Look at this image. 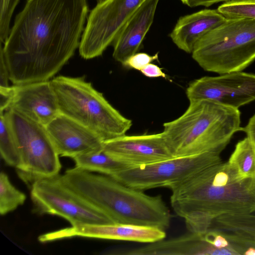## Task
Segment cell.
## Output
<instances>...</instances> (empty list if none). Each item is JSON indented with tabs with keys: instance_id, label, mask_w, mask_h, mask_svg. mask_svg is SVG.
I'll list each match as a JSON object with an SVG mask.
<instances>
[{
	"instance_id": "1",
	"label": "cell",
	"mask_w": 255,
	"mask_h": 255,
	"mask_svg": "<svg viewBox=\"0 0 255 255\" xmlns=\"http://www.w3.org/2000/svg\"><path fill=\"white\" fill-rule=\"evenodd\" d=\"M87 0H26L0 50L13 85L48 81L79 48Z\"/></svg>"
},
{
	"instance_id": "2",
	"label": "cell",
	"mask_w": 255,
	"mask_h": 255,
	"mask_svg": "<svg viewBox=\"0 0 255 255\" xmlns=\"http://www.w3.org/2000/svg\"><path fill=\"white\" fill-rule=\"evenodd\" d=\"M168 188L171 207L189 232L206 233L221 215L255 212V178H240L228 161L212 165Z\"/></svg>"
},
{
	"instance_id": "3",
	"label": "cell",
	"mask_w": 255,
	"mask_h": 255,
	"mask_svg": "<svg viewBox=\"0 0 255 255\" xmlns=\"http://www.w3.org/2000/svg\"><path fill=\"white\" fill-rule=\"evenodd\" d=\"M63 183L106 214L114 223L165 230L171 214L161 195L150 196L106 175L75 167L61 175Z\"/></svg>"
},
{
	"instance_id": "4",
	"label": "cell",
	"mask_w": 255,
	"mask_h": 255,
	"mask_svg": "<svg viewBox=\"0 0 255 255\" xmlns=\"http://www.w3.org/2000/svg\"><path fill=\"white\" fill-rule=\"evenodd\" d=\"M240 126L239 109L203 100L189 102L181 116L163 124L162 133L173 157L220 154Z\"/></svg>"
},
{
	"instance_id": "5",
	"label": "cell",
	"mask_w": 255,
	"mask_h": 255,
	"mask_svg": "<svg viewBox=\"0 0 255 255\" xmlns=\"http://www.w3.org/2000/svg\"><path fill=\"white\" fill-rule=\"evenodd\" d=\"M60 113L94 132L105 141L126 134L132 126L84 77L58 76L50 81Z\"/></svg>"
},
{
	"instance_id": "6",
	"label": "cell",
	"mask_w": 255,
	"mask_h": 255,
	"mask_svg": "<svg viewBox=\"0 0 255 255\" xmlns=\"http://www.w3.org/2000/svg\"><path fill=\"white\" fill-rule=\"evenodd\" d=\"M191 54L206 71H242L255 60V19L226 18L197 42Z\"/></svg>"
},
{
	"instance_id": "7",
	"label": "cell",
	"mask_w": 255,
	"mask_h": 255,
	"mask_svg": "<svg viewBox=\"0 0 255 255\" xmlns=\"http://www.w3.org/2000/svg\"><path fill=\"white\" fill-rule=\"evenodd\" d=\"M6 116L15 138L21 162L17 169L24 181L59 174L61 164L46 127L9 109Z\"/></svg>"
},
{
	"instance_id": "8",
	"label": "cell",
	"mask_w": 255,
	"mask_h": 255,
	"mask_svg": "<svg viewBox=\"0 0 255 255\" xmlns=\"http://www.w3.org/2000/svg\"><path fill=\"white\" fill-rule=\"evenodd\" d=\"M30 197L37 213L61 217L71 226L114 223L103 211L67 186L59 174L33 181Z\"/></svg>"
},
{
	"instance_id": "9",
	"label": "cell",
	"mask_w": 255,
	"mask_h": 255,
	"mask_svg": "<svg viewBox=\"0 0 255 255\" xmlns=\"http://www.w3.org/2000/svg\"><path fill=\"white\" fill-rule=\"evenodd\" d=\"M215 152L172 157L160 161L125 168L113 177L125 185L140 190L168 188L222 161Z\"/></svg>"
},
{
	"instance_id": "10",
	"label": "cell",
	"mask_w": 255,
	"mask_h": 255,
	"mask_svg": "<svg viewBox=\"0 0 255 255\" xmlns=\"http://www.w3.org/2000/svg\"><path fill=\"white\" fill-rule=\"evenodd\" d=\"M145 0H106L90 11L79 47L90 59L102 55Z\"/></svg>"
},
{
	"instance_id": "11",
	"label": "cell",
	"mask_w": 255,
	"mask_h": 255,
	"mask_svg": "<svg viewBox=\"0 0 255 255\" xmlns=\"http://www.w3.org/2000/svg\"><path fill=\"white\" fill-rule=\"evenodd\" d=\"M186 94L189 102L211 100L239 109L255 100V74L241 71L202 77L190 83Z\"/></svg>"
},
{
	"instance_id": "12",
	"label": "cell",
	"mask_w": 255,
	"mask_h": 255,
	"mask_svg": "<svg viewBox=\"0 0 255 255\" xmlns=\"http://www.w3.org/2000/svg\"><path fill=\"white\" fill-rule=\"evenodd\" d=\"M104 150L128 167L150 164L173 157L162 132L126 134L104 142Z\"/></svg>"
},
{
	"instance_id": "13",
	"label": "cell",
	"mask_w": 255,
	"mask_h": 255,
	"mask_svg": "<svg viewBox=\"0 0 255 255\" xmlns=\"http://www.w3.org/2000/svg\"><path fill=\"white\" fill-rule=\"evenodd\" d=\"M75 237L152 243L166 237L161 229L131 224H78L46 234L49 242Z\"/></svg>"
},
{
	"instance_id": "14",
	"label": "cell",
	"mask_w": 255,
	"mask_h": 255,
	"mask_svg": "<svg viewBox=\"0 0 255 255\" xmlns=\"http://www.w3.org/2000/svg\"><path fill=\"white\" fill-rule=\"evenodd\" d=\"M45 127L59 156L74 158L103 149L99 136L62 114Z\"/></svg>"
},
{
	"instance_id": "15",
	"label": "cell",
	"mask_w": 255,
	"mask_h": 255,
	"mask_svg": "<svg viewBox=\"0 0 255 255\" xmlns=\"http://www.w3.org/2000/svg\"><path fill=\"white\" fill-rule=\"evenodd\" d=\"M13 87V96L9 109L44 126L60 113L50 81L14 85Z\"/></svg>"
},
{
	"instance_id": "16",
	"label": "cell",
	"mask_w": 255,
	"mask_h": 255,
	"mask_svg": "<svg viewBox=\"0 0 255 255\" xmlns=\"http://www.w3.org/2000/svg\"><path fill=\"white\" fill-rule=\"evenodd\" d=\"M159 0H145L121 29L112 45L114 58L122 64L137 52L149 30Z\"/></svg>"
},
{
	"instance_id": "17",
	"label": "cell",
	"mask_w": 255,
	"mask_h": 255,
	"mask_svg": "<svg viewBox=\"0 0 255 255\" xmlns=\"http://www.w3.org/2000/svg\"><path fill=\"white\" fill-rule=\"evenodd\" d=\"M226 19L217 9H202L180 16L169 36L179 49L192 53L197 42Z\"/></svg>"
},
{
	"instance_id": "18",
	"label": "cell",
	"mask_w": 255,
	"mask_h": 255,
	"mask_svg": "<svg viewBox=\"0 0 255 255\" xmlns=\"http://www.w3.org/2000/svg\"><path fill=\"white\" fill-rule=\"evenodd\" d=\"M76 167L113 177L128 167L108 155L104 149L76 156L73 158Z\"/></svg>"
},
{
	"instance_id": "19",
	"label": "cell",
	"mask_w": 255,
	"mask_h": 255,
	"mask_svg": "<svg viewBox=\"0 0 255 255\" xmlns=\"http://www.w3.org/2000/svg\"><path fill=\"white\" fill-rule=\"evenodd\" d=\"M211 227L241 236L255 243V215L253 213L221 215Z\"/></svg>"
},
{
	"instance_id": "20",
	"label": "cell",
	"mask_w": 255,
	"mask_h": 255,
	"mask_svg": "<svg viewBox=\"0 0 255 255\" xmlns=\"http://www.w3.org/2000/svg\"><path fill=\"white\" fill-rule=\"evenodd\" d=\"M228 162L240 178H255V149L247 137L236 144Z\"/></svg>"
},
{
	"instance_id": "21",
	"label": "cell",
	"mask_w": 255,
	"mask_h": 255,
	"mask_svg": "<svg viewBox=\"0 0 255 255\" xmlns=\"http://www.w3.org/2000/svg\"><path fill=\"white\" fill-rule=\"evenodd\" d=\"M0 152L8 165L17 169L21 162L18 147L7 118L0 113Z\"/></svg>"
},
{
	"instance_id": "22",
	"label": "cell",
	"mask_w": 255,
	"mask_h": 255,
	"mask_svg": "<svg viewBox=\"0 0 255 255\" xmlns=\"http://www.w3.org/2000/svg\"><path fill=\"white\" fill-rule=\"evenodd\" d=\"M26 195L10 182L7 175L0 174V214L4 215L24 204Z\"/></svg>"
},
{
	"instance_id": "23",
	"label": "cell",
	"mask_w": 255,
	"mask_h": 255,
	"mask_svg": "<svg viewBox=\"0 0 255 255\" xmlns=\"http://www.w3.org/2000/svg\"><path fill=\"white\" fill-rule=\"evenodd\" d=\"M217 10L227 18L255 19V0H232L219 6Z\"/></svg>"
},
{
	"instance_id": "24",
	"label": "cell",
	"mask_w": 255,
	"mask_h": 255,
	"mask_svg": "<svg viewBox=\"0 0 255 255\" xmlns=\"http://www.w3.org/2000/svg\"><path fill=\"white\" fill-rule=\"evenodd\" d=\"M20 0H0V41L4 43L10 32V22Z\"/></svg>"
},
{
	"instance_id": "25",
	"label": "cell",
	"mask_w": 255,
	"mask_h": 255,
	"mask_svg": "<svg viewBox=\"0 0 255 255\" xmlns=\"http://www.w3.org/2000/svg\"><path fill=\"white\" fill-rule=\"evenodd\" d=\"M158 58V53L153 55H150L144 52H136L128 57L122 65L128 69L140 71L144 67L157 60Z\"/></svg>"
},
{
	"instance_id": "26",
	"label": "cell",
	"mask_w": 255,
	"mask_h": 255,
	"mask_svg": "<svg viewBox=\"0 0 255 255\" xmlns=\"http://www.w3.org/2000/svg\"><path fill=\"white\" fill-rule=\"evenodd\" d=\"M13 96V86L0 88V113H4L9 109Z\"/></svg>"
},
{
	"instance_id": "27",
	"label": "cell",
	"mask_w": 255,
	"mask_h": 255,
	"mask_svg": "<svg viewBox=\"0 0 255 255\" xmlns=\"http://www.w3.org/2000/svg\"><path fill=\"white\" fill-rule=\"evenodd\" d=\"M140 72L144 76L148 78L162 77L166 78V74L163 72L161 68L151 63L144 67L140 70Z\"/></svg>"
},
{
	"instance_id": "28",
	"label": "cell",
	"mask_w": 255,
	"mask_h": 255,
	"mask_svg": "<svg viewBox=\"0 0 255 255\" xmlns=\"http://www.w3.org/2000/svg\"><path fill=\"white\" fill-rule=\"evenodd\" d=\"M9 80V73L3 54L0 51V88H7Z\"/></svg>"
},
{
	"instance_id": "29",
	"label": "cell",
	"mask_w": 255,
	"mask_h": 255,
	"mask_svg": "<svg viewBox=\"0 0 255 255\" xmlns=\"http://www.w3.org/2000/svg\"><path fill=\"white\" fill-rule=\"evenodd\" d=\"M182 3L190 7L199 6L209 7L211 5L220 2H227L232 0H180Z\"/></svg>"
},
{
	"instance_id": "30",
	"label": "cell",
	"mask_w": 255,
	"mask_h": 255,
	"mask_svg": "<svg viewBox=\"0 0 255 255\" xmlns=\"http://www.w3.org/2000/svg\"><path fill=\"white\" fill-rule=\"evenodd\" d=\"M242 130L246 132L247 137L255 149V114L250 119L246 127L242 128Z\"/></svg>"
},
{
	"instance_id": "31",
	"label": "cell",
	"mask_w": 255,
	"mask_h": 255,
	"mask_svg": "<svg viewBox=\"0 0 255 255\" xmlns=\"http://www.w3.org/2000/svg\"><path fill=\"white\" fill-rule=\"evenodd\" d=\"M106 0H96L97 3H101L106 1Z\"/></svg>"
}]
</instances>
